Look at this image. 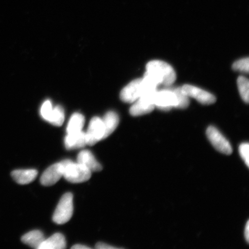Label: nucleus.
Wrapping results in <instances>:
<instances>
[{
    "instance_id": "1",
    "label": "nucleus",
    "mask_w": 249,
    "mask_h": 249,
    "mask_svg": "<svg viewBox=\"0 0 249 249\" xmlns=\"http://www.w3.org/2000/svg\"><path fill=\"white\" fill-rule=\"evenodd\" d=\"M143 78L157 87L161 85L170 87L176 80V73L167 62L154 60L147 64Z\"/></svg>"
},
{
    "instance_id": "2",
    "label": "nucleus",
    "mask_w": 249,
    "mask_h": 249,
    "mask_svg": "<svg viewBox=\"0 0 249 249\" xmlns=\"http://www.w3.org/2000/svg\"><path fill=\"white\" fill-rule=\"evenodd\" d=\"M63 169V177L71 183H82L91 177V172L82 164L74 163L70 160L60 161Z\"/></svg>"
},
{
    "instance_id": "3",
    "label": "nucleus",
    "mask_w": 249,
    "mask_h": 249,
    "mask_svg": "<svg viewBox=\"0 0 249 249\" xmlns=\"http://www.w3.org/2000/svg\"><path fill=\"white\" fill-rule=\"evenodd\" d=\"M157 89L149 86L142 79H137L124 87L121 92V100L126 103H134L144 93L155 91Z\"/></svg>"
},
{
    "instance_id": "4",
    "label": "nucleus",
    "mask_w": 249,
    "mask_h": 249,
    "mask_svg": "<svg viewBox=\"0 0 249 249\" xmlns=\"http://www.w3.org/2000/svg\"><path fill=\"white\" fill-rule=\"evenodd\" d=\"M73 213V195L67 193L62 196L55 210L53 220L58 225H63L69 221Z\"/></svg>"
},
{
    "instance_id": "5",
    "label": "nucleus",
    "mask_w": 249,
    "mask_h": 249,
    "mask_svg": "<svg viewBox=\"0 0 249 249\" xmlns=\"http://www.w3.org/2000/svg\"><path fill=\"white\" fill-rule=\"evenodd\" d=\"M154 104L155 107L160 110L168 111L171 108H176L178 102L172 89L166 88L156 91L154 95Z\"/></svg>"
},
{
    "instance_id": "6",
    "label": "nucleus",
    "mask_w": 249,
    "mask_h": 249,
    "mask_svg": "<svg viewBox=\"0 0 249 249\" xmlns=\"http://www.w3.org/2000/svg\"><path fill=\"white\" fill-rule=\"evenodd\" d=\"M156 91L145 93L135 101L130 108V114L133 116H140L153 111L155 107L154 95Z\"/></svg>"
},
{
    "instance_id": "7",
    "label": "nucleus",
    "mask_w": 249,
    "mask_h": 249,
    "mask_svg": "<svg viewBox=\"0 0 249 249\" xmlns=\"http://www.w3.org/2000/svg\"><path fill=\"white\" fill-rule=\"evenodd\" d=\"M207 136L208 140L216 150L225 155L232 154V148L228 140L216 127L213 126L208 127L207 130Z\"/></svg>"
},
{
    "instance_id": "8",
    "label": "nucleus",
    "mask_w": 249,
    "mask_h": 249,
    "mask_svg": "<svg viewBox=\"0 0 249 249\" xmlns=\"http://www.w3.org/2000/svg\"><path fill=\"white\" fill-rule=\"evenodd\" d=\"M105 132V126L102 119L97 117L92 118L90 121L88 130L85 133L87 145H95L101 140L104 139Z\"/></svg>"
},
{
    "instance_id": "9",
    "label": "nucleus",
    "mask_w": 249,
    "mask_h": 249,
    "mask_svg": "<svg viewBox=\"0 0 249 249\" xmlns=\"http://www.w3.org/2000/svg\"><path fill=\"white\" fill-rule=\"evenodd\" d=\"M182 89L189 97L196 99L202 104H213L216 101L215 96L197 87L186 85L182 87Z\"/></svg>"
},
{
    "instance_id": "10",
    "label": "nucleus",
    "mask_w": 249,
    "mask_h": 249,
    "mask_svg": "<svg viewBox=\"0 0 249 249\" xmlns=\"http://www.w3.org/2000/svg\"><path fill=\"white\" fill-rule=\"evenodd\" d=\"M63 177V169L60 162L52 165L40 177V181L43 186L53 185Z\"/></svg>"
},
{
    "instance_id": "11",
    "label": "nucleus",
    "mask_w": 249,
    "mask_h": 249,
    "mask_svg": "<svg viewBox=\"0 0 249 249\" xmlns=\"http://www.w3.org/2000/svg\"><path fill=\"white\" fill-rule=\"evenodd\" d=\"M77 163L82 164L91 173L97 172L102 170L101 164L89 150H83L80 152L77 156Z\"/></svg>"
},
{
    "instance_id": "12",
    "label": "nucleus",
    "mask_w": 249,
    "mask_h": 249,
    "mask_svg": "<svg viewBox=\"0 0 249 249\" xmlns=\"http://www.w3.org/2000/svg\"><path fill=\"white\" fill-rule=\"evenodd\" d=\"M87 145L86 133L82 131L68 133L65 137V145L68 150L85 147Z\"/></svg>"
},
{
    "instance_id": "13",
    "label": "nucleus",
    "mask_w": 249,
    "mask_h": 249,
    "mask_svg": "<svg viewBox=\"0 0 249 249\" xmlns=\"http://www.w3.org/2000/svg\"><path fill=\"white\" fill-rule=\"evenodd\" d=\"M38 175V171L34 169L16 170L11 173L12 178L18 184L26 185L32 182Z\"/></svg>"
},
{
    "instance_id": "14",
    "label": "nucleus",
    "mask_w": 249,
    "mask_h": 249,
    "mask_svg": "<svg viewBox=\"0 0 249 249\" xmlns=\"http://www.w3.org/2000/svg\"><path fill=\"white\" fill-rule=\"evenodd\" d=\"M67 243L64 236L60 233H55L47 239L40 246L39 249H64Z\"/></svg>"
},
{
    "instance_id": "15",
    "label": "nucleus",
    "mask_w": 249,
    "mask_h": 249,
    "mask_svg": "<svg viewBox=\"0 0 249 249\" xmlns=\"http://www.w3.org/2000/svg\"><path fill=\"white\" fill-rule=\"evenodd\" d=\"M45 239L41 231L34 230L24 235L21 238V241L31 248L39 249Z\"/></svg>"
},
{
    "instance_id": "16",
    "label": "nucleus",
    "mask_w": 249,
    "mask_h": 249,
    "mask_svg": "<svg viewBox=\"0 0 249 249\" xmlns=\"http://www.w3.org/2000/svg\"><path fill=\"white\" fill-rule=\"evenodd\" d=\"M105 126L104 139L113 133L119 124V117L117 113L113 111H109L105 115L102 120Z\"/></svg>"
},
{
    "instance_id": "17",
    "label": "nucleus",
    "mask_w": 249,
    "mask_h": 249,
    "mask_svg": "<svg viewBox=\"0 0 249 249\" xmlns=\"http://www.w3.org/2000/svg\"><path fill=\"white\" fill-rule=\"evenodd\" d=\"M85 123V118L83 114L78 113H74L68 124L67 133L82 131Z\"/></svg>"
},
{
    "instance_id": "18",
    "label": "nucleus",
    "mask_w": 249,
    "mask_h": 249,
    "mask_svg": "<svg viewBox=\"0 0 249 249\" xmlns=\"http://www.w3.org/2000/svg\"><path fill=\"white\" fill-rule=\"evenodd\" d=\"M64 110L60 106H57L53 108L52 113L50 115L48 122L57 126H60L64 121Z\"/></svg>"
},
{
    "instance_id": "19",
    "label": "nucleus",
    "mask_w": 249,
    "mask_h": 249,
    "mask_svg": "<svg viewBox=\"0 0 249 249\" xmlns=\"http://www.w3.org/2000/svg\"><path fill=\"white\" fill-rule=\"evenodd\" d=\"M237 85L239 93L244 102L248 104L249 101V82L247 77L239 76L237 79Z\"/></svg>"
},
{
    "instance_id": "20",
    "label": "nucleus",
    "mask_w": 249,
    "mask_h": 249,
    "mask_svg": "<svg viewBox=\"0 0 249 249\" xmlns=\"http://www.w3.org/2000/svg\"><path fill=\"white\" fill-rule=\"evenodd\" d=\"M172 89L175 93L177 102H178L176 108H185L188 107L189 104V97L183 92L182 87H177V88H174Z\"/></svg>"
},
{
    "instance_id": "21",
    "label": "nucleus",
    "mask_w": 249,
    "mask_h": 249,
    "mask_svg": "<svg viewBox=\"0 0 249 249\" xmlns=\"http://www.w3.org/2000/svg\"><path fill=\"white\" fill-rule=\"evenodd\" d=\"M249 58L241 59L234 62L232 65V69L236 71H242V72H249Z\"/></svg>"
},
{
    "instance_id": "22",
    "label": "nucleus",
    "mask_w": 249,
    "mask_h": 249,
    "mask_svg": "<svg viewBox=\"0 0 249 249\" xmlns=\"http://www.w3.org/2000/svg\"><path fill=\"white\" fill-rule=\"evenodd\" d=\"M53 108L52 104L51 101L47 100L43 103L41 108H40V114H41L43 119L48 121Z\"/></svg>"
},
{
    "instance_id": "23",
    "label": "nucleus",
    "mask_w": 249,
    "mask_h": 249,
    "mask_svg": "<svg viewBox=\"0 0 249 249\" xmlns=\"http://www.w3.org/2000/svg\"><path fill=\"white\" fill-rule=\"evenodd\" d=\"M239 154L241 156L242 160H244L247 166H249V143H242L239 146Z\"/></svg>"
},
{
    "instance_id": "24",
    "label": "nucleus",
    "mask_w": 249,
    "mask_h": 249,
    "mask_svg": "<svg viewBox=\"0 0 249 249\" xmlns=\"http://www.w3.org/2000/svg\"><path fill=\"white\" fill-rule=\"evenodd\" d=\"M96 249H118L117 248H115L113 247H111V246L106 244L105 243L103 242H99L96 245L95 247Z\"/></svg>"
},
{
    "instance_id": "25",
    "label": "nucleus",
    "mask_w": 249,
    "mask_h": 249,
    "mask_svg": "<svg viewBox=\"0 0 249 249\" xmlns=\"http://www.w3.org/2000/svg\"><path fill=\"white\" fill-rule=\"evenodd\" d=\"M245 236L247 241L249 242V221H248L247 226H246L245 230Z\"/></svg>"
},
{
    "instance_id": "26",
    "label": "nucleus",
    "mask_w": 249,
    "mask_h": 249,
    "mask_svg": "<svg viewBox=\"0 0 249 249\" xmlns=\"http://www.w3.org/2000/svg\"><path fill=\"white\" fill-rule=\"evenodd\" d=\"M71 249H89L90 248L87 247V246L83 245H76L73 246Z\"/></svg>"
}]
</instances>
